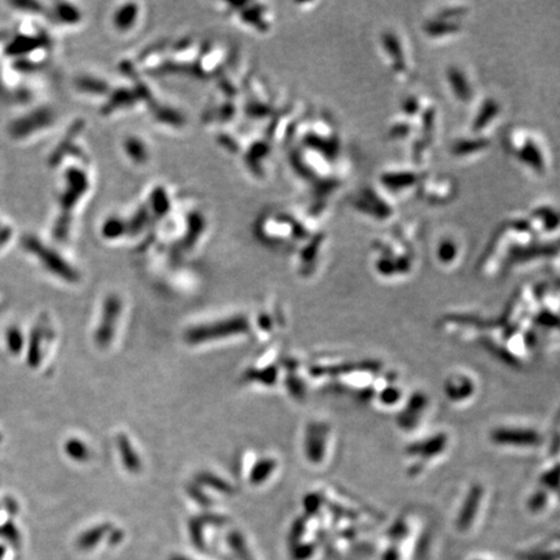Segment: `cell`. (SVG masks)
<instances>
[{
	"label": "cell",
	"mask_w": 560,
	"mask_h": 560,
	"mask_svg": "<svg viewBox=\"0 0 560 560\" xmlns=\"http://www.w3.org/2000/svg\"><path fill=\"white\" fill-rule=\"evenodd\" d=\"M306 125L308 127L303 131L301 146L334 161L340 153L341 142L337 129L331 120L319 117L306 122Z\"/></svg>",
	"instance_id": "52a82bcc"
},
{
	"label": "cell",
	"mask_w": 560,
	"mask_h": 560,
	"mask_svg": "<svg viewBox=\"0 0 560 560\" xmlns=\"http://www.w3.org/2000/svg\"><path fill=\"white\" fill-rule=\"evenodd\" d=\"M290 542L292 559L313 560L325 548V528L318 524L309 528L308 517H305V520H299L294 524L290 536Z\"/></svg>",
	"instance_id": "ba28073f"
},
{
	"label": "cell",
	"mask_w": 560,
	"mask_h": 560,
	"mask_svg": "<svg viewBox=\"0 0 560 560\" xmlns=\"http://www.w3.org/2000/svg\"><path fill=\"white\" fill-rule=\"evenodd\" d=\"M120 312H121V300L118 296L112 294L105 300V305H104V313H103V319H101V325L98 330V335H96V341L100 347H107L113 337V330L117 323V319L120 316Z\"/></svg>",
	"instance_id": "d4e9b609"
},
{
	"label": "cell",
	"mask_w": 560,
	"mask_h": 560,
	"mask_svg": "<svg viewBox=\"0 0 560 560\" xmlns=\"http://www.w3.org/2000/svg\"><path fill=\"white\" fill-rule=\"evenodd\" d=\"M485 489L482 485L471 486L470 492L464 497L458 513L454 517V528L460 535H470L477 526L484 510Z\"/></svg>",
	"instance_id": "5bb4252c"
},
{
	"label": "cell",
	"mask_w": 560,
	"mask_h": 560,
	"mask_svg": "<svg viewBox=\"0 0 560 560\" xmlns=\"http://www.w3.org/2000/svg\"><path fill=\"white\" fill-rule=\"evenodd\" d=\"M427 405H428V398L426 394L423 393H416L415 396H411L407 402H406V407H404L402 411V416H401V427L402 428H415V424L420 420L419 416V411H427Z\"/></svg>",
	"instance_id": "f1b7e54d"
},
{
	"label": "cell",
	"mask_w": 560,
	"mask_h": 560,
	"mask_svg": "<svg viewBox=\"0 0 560 560\" xmlns=\"http://www.w3.org/2000/svg\"><path fill=\"white\" fill-rule=\"evenodd\" d=\"M379 45L387 67L397 80L414 79V58L402 34L396 29H385L379 35Z\"/></svg>",
	"instance_id": "277c9868"
},
{
	"label": "cell",
	"mask_w": 560,
	"mask_h": 560,
	"mask_svg": "<svg viewBox=\"0 0 560 560\" xmlns=\"http://www.w3.org/2000/svg\"><path fill=\"white\" fill-rule=\"evenodd\" d=\"M551 507V495L549 489L539 488L535 493L530 494L527 501V510L529 514L538 516L549 511Z\"/></svg>",
	"instance_id": "d6a6232c"
},
{
	"label": "cell",
	"mask_w": 560,
	"mask_h": 560,
	"mask_svg": "<svg viewBox=\"0 0 560 560\" xmlns=\"http://www.w3.org/2000/svg\"><path fill=\"white\" fill-rule=\"evenodd\" d=\"M352 209L365 218L378 224H388L397 215V208L389 196L379 186H366L352 196Z\"/></svg>",
	"instance_id": "8992f818"
},
{
	"label": "cell",
	"mask_w": 560,
	"mask_h": 560,
	"mask_svg": "<svg viewBox=\"0 0 560 560\" xmlns=\"http://www.w3.org/2000/svg\"><path fill=\"white\" fill-rule=\"evenodd\" d=\"M410 514L398 516L381 538L375 560H411L418 542V523Z\"/></svg>",
	"instance_id": "3957f363"
},
{
	"label": "cell",
	"mask_w": 560,
	"mask_h": 560,
	"mask_svg": "<svg viewBox=\"0 0 560 560\" xmlns=\"http://www.w3.org/2000/svg\"><path fill=\"white\" fill-rule=\"evenodd\" d=\"M416 196L428 205L444 206L458 196V183L449 175H427L416 189Z\"/></svg>",
	"instance_id": "8fae6325"
},
{
	"label": "cell",
	"mask_w": 560,
	"mask_h": 560,
	"mask_svg": "<svg viewBox=\"0 0 560 560\" xmlns=\"http://www.w3.org/2000/svg\"><path fill=\"white\" fill-rule=\"evenodd\" d=\"M332 428L325 422H313L308 426L305 438L306 458L310 463L319 464L327 460V453L330 450Z\"/></svg>",
	"instance_id": "e0dca14e"
},
{
	"label": "cell",
	"mask_w": 560,
	"mask_h": 560,
	"mask_svg": "<svg viewBox=\"0 0 560 560\" xmlns=\"http://www.w3.org/2000/svg\"><path fill=\"white\" fill-rule=\"evenodd\" d=\"M56 20L55 23L64 25V26H77L83 20V13L77 8L76 4L70 3H56L54 8L50 11Z\"/></svg>",
	"instance_id": "4dcf8cb0"
},
{
	"label": "cell",
	"mask_w": 560,
	"mask_h": 560,
	"mask_svg": "<svg viewBox=\"0 0 560 560\" xmlns=\"http://www.w3.org/2000/svg\"><path fill=\"white\" fill-rule=\"evenodd\" d=\"M67 453L72 458L77 460H87V457H89L87 448L82 442H79L78 440L67 441Z\"/></svg>",
	"instance_id": "8d00e7d4"
},
{
	"label": "cell",
	"mask_w": 560,
	"mask_h": 560,
	"mask_svg": "<svg viewBox=\"0 0 560 560\" xmlns=\"http://www.w3.org/2000/svg\"><path fill=\"white\" fill-rule=\"evenodd\" d=\"M23 246L25 250L38 258L41 265L50 272L70 283L78 281L79 274L76 269L72 268L57 250L45 246L36 236H23Z\"/></svg>",
	"instance_id": "9c48e42d"
},
{
	"label": "cell",
	"mask_w": 560,
	"mask_h": 560,
	"mask_svg": "<svg viewBox=\"0 0 560 560\" xmlns=\"http://www.w3.org/2000/svg\"><path fill=\"white\" fill-rule=\"evenodd\" d=\"M470 560H498V559H494V558H491V557H482V555H479V557H473V558H471Z\"/></svg>",
	"instance_id": "60d3db41"
},
{
	"label": "cell",
	"mask_w": 560,
	"mask_h": 560,
	"mask_svg": "<svg viewBox=\"0 0 560 560\" xmlns=\"http://www.w3.org/2000/svg\"><path fill=\"white\" fill-rule=\"evenodd\" d=\"M257 236L272 247L303 243L313 235V228L306 224L305 218L283 211H269L258 218Z\"/></svg>",
	"instance_id": "7a4b0ae2"
},
{
	"label": "cell",
	"mask_w": 560,
	"mask_h": 560,
	"mask_svg": "<svg viewBox=\"0 0 560 560\" xmlns=\"http://www.w3.org/2000/svg\"><path fill=\"white\" fill-rule=\"evenodd\" d=\"M404 396H402V391L393 385V387H383L380 389V394H379V401L383 406H394L398 404L400 401H402Z\"/></svg>",
	"instance_id": "d590c367"
},
{
	"label": "cell",
	"mask_w": 560,
	"mask_h": 560,
	"mask_svg": "<svg viewBox=\"0 0 560 560\" xmlns=\"http://www.w3.org/2000/svg\"><path fill=\"white\" fill-rule=\"evenodd\" d=\"M327 243V235L325 233H314L309 239L301 243L299 249V263L303 271H312L318 263L319 258L323 255V249ZM300 270V271H301Z\"/></svg>",
	"instance_id": "484cf974"
},
{
	"label": "cell",
	"mask_w": 560,
	"mask_h": 560,
	"mask_svg": "<svg viewBox=\"0 0 560 560\" xmlns=\"http://www.w3.org/2000/svg\"><path fill=\"white\" fill-rule=\"evenodd\" d=\"M504 148L521 168L542 178L549 174L551 155L542 136L527 126H513L504 135Z\"/></svg>",
	"instance_id": "6da1fadb"
},
{
	"label": "cell",
	"mask_w": 560,
	"mask_h": 560,
	"mask_svg": "<svg viewBox=\"0 0 560 560\" xmlns=\"http://www.w3.org/2000/svg\"><path fill=\"white\" fill-rule=\"evenodd\" d=\"M448 442L449 437L446 433H437L418 442H413L411 445H409L407 453L410 455H415L422 463H424L427 460H436L438 455L444 454V451L448 449Z\"/></svg>",
	"instance_id": "cb8c5ba5"
},
{
	"label": "cell",
	"mask_w": 560,
	"mask_h": 560,
	"mask_svg": "<svg viewBox=\"0 0 560 560\" xmlns=\"http://www.w3.org/2000/svg\"><path fill=\"white\" fill-rule=\"evenodd\" d=\"M528 221L538 237L557 235L559 230L558 211L549 205L536 206L527 215Z\"/></svg>",
	"instance_id": "44dd1931"
},
{
	"label": "cell",
	"mask_w": 560,
	"mask_h": 560,
	"mask_svg": "<svg viewBox=\"0 0 560 560\" xmlns=\"http://www.w3.org/2000/svg\"><path fill=\"white\" fill-rule=\"evenodd\" d=\"M542 440V433L532 427L501 426L491 432V441L501 448H538Z\"/></svg>",
	"instance_id": "7c38bea8"
},
{
	"label": "cell",
	"mask_w": 560,
	"mask_h": 560,
	"mask_svg": "<svg viewBox=\"0 0 560 560\" xmlns=\"http://www.w3.org/2000/svg\"><path fill=\"white\" fill-rule=\"evenodd\" d=\"M143 16L142 4L139 3H124L116 10H113L111 16V23L113 30L117 33H131V30L136 29Z\"/></svg>",
	"instance_id": "7402d4cb"
},
{
	"label": "cell",
	"mask_w": 560,
	"mask_h": 560,
	"mask_svg": "<svg viewBox=\"0 0 560 560\" xmlns=\"http://www.w3.org/2000/svg\"><path fill=\"white\" fill-rule=\"evenodd\" d=\"M502 116V105L493 96L480 101L477 111L471 121L470 134L489 136V131L498 124Z\"/></svg>",
	"instance_id": "ac0fdd59"
},
{
	"label": "cell",
	"mask_w": 560,
	"mask_h": 560,
	"mask_svg": "<svg viewBox=\"0 0 560 560\" xmlns=\"http://www.w3.org/2000/svg\"><path fill=\"white\" fill-rule=\"evenodd\" d=\"M224 7L228 10L226 14L233 16L236 23L246 26L257 34H268L272 29L274 16L270 4L265 3H226Z\"/></svg>",
	"instance_id": "30bf717a"
},
{
	"label": "cell",
	"mask_w": 560,
	"mask_h": 560,
	"mask_svg": "<svg viewBox=\"0 0 560 560\" xmlns=\"http://www.w3.org/2000/svg\"><path fill=\"white\" fill-rule=\"evenodd\" d=\"M122 151L125 156L136 165H144L151 158V151L146 140L138 135H127L125 138Z\"/></svg>",
	"instance_id": "83f0119b"
},
{
	"label": "cell",
	"mask_w": 560,
	"mask_h": 560,
	"mask_svg": "<svg viewBox=\"0 0 560 560\" xmlns=\"http://www.w3.org/2000/svg\"><path fill=\"white\" fill-rule=\"evenodd\" d=\"M445 77L448 80L449 90L455 100L464 105L473 100L476 87L466 69L460 65H451L448 67Z\"/></svg>",
	"instance_id": "d6986e66"
},
{
	"label": "cell",
	"mask_w": 560,
	"mask_h": 560,
	"mask_svg": "<svg viewBox=\"0 0 560 560\" xmlns=\"http://www.w3.org/2000/svg\"><path fill=\"white\" fill-rule=\"evenodd\" d=\"M460 253H462V248H460V243L457 241V239H454V237L446 236V237H442L437 243V261L444 268L454 266L460 261Z\"/></svg>",
	"instance_id": "f546056e"
},
{
	"label": "cell",
	"mask_w": 560,
	"mask_h": 560,
	"mask_svg": "<svg viewBox=\"0 0 560 560\" xmlns=\"http://www.w3.org/2000/svg\"><path fill=\"white\" fill-rule=\"evenodd\" d=\"M56 113L50 107L35 108L32 112L26 113L23 117H19L10 125V136L13 139L21 140L32 136L34 133L43 131L55 124Z\"/></svg>",
	"instance_id": "9a60e30c"
},
{
	"label": "cell",
	"mask_w": 560,
	"mask_h": 560,
	"mask_svg": "<svg viewBox=\"0 0 560 560\" xmlns=\"http://www.w3.org/2000/svg\"><path fill=\"white\" fill-rule=\"evenodd\" d=\"M277 469V462L271 458H265V460H259L256 467L250 473V480L253 484H261V482H266L271 476V473Z\"/></svg>",
	"instance_id": "e575fe53"
},
{
	"label": "cell",
	"mask_w": 560,
	"mask_h": 560,
	"mask_svg": "<svg viewBox=\"0 0 560 560\" xmlns=\"http://www.w3.org/2000/svg\"><path fill=\"white\" fill-rule=\"evenodd\" d=\"M467 4H448L440 8L423 23L422 32L429 41L446 42L458 38L464 30V19L469 16Z\"/></svg>",
	"instance_id": "5b68a950"
},
{
	"label": "cell",
	"mask_w": 560,
	"mask_h": 560,
	"mask_svg": "<svg viewBox=\"0 0 560 560\" xmlns=\"http://www.w3.org/2000/svg\"><path fill=\"white\" fill-rule=\"evenodd\" d=\"M519 560H559V546L558 539L538 543L537 546L517 555Z\"/></svg>",
	"instance_id": "1f68e13d"
},
{
	"label": "cell",
	"mask_w": 560,
	"mask_h": 560,
	"mask_svg": "<svg viewBox=\"0 0 560 560\" xmlns=\"http://www.w3.org/2000/svg\"><path fill=\"white\" fill-rule=\"evenodd\" d=\"M444 392L453 402L469 401L476 392V384L470 375L464 372H453L445 379Z\"/></svg>",
	"instance_id": "603a6c76"
},
{
	"label": "cell",
	"mask_w": 560,
	"mask_h": 560,
	"mask_svg": "<svg viewBox=\"0 0 560 560\" xmlns=\"http://www.w3.org/2000/svg\"><path fill=\"white\" fill-rule=\"evenodd\" d=\"M248 328H249V325H248L247 318L240 315V316H234L231 319H226V321L214 323V325L195 327L189 331L186 338L190 341L191 344H197V343H202L206 340L244 334V332H247Z\"/></svg>",
	"instance_id": "2e32d148"
},
{
	"label": "cell",
	"mask_w": 560,
	"mask_h": 560,
	"mask_svg": "<svg viewBox=\"0 0 560 560\" xmlns=\"http://www.w3.org/2000/svg\"><path fill=\"white\" fill-rule=\"evenodd\" d=\"M12 236V230L7 226L0 224V247H3Z\"/></svg>",
	"instance_id": "ab89813d"
},
{
	"label": "cell",
	"mask_w": 560,
	"mask_h": 560,
	"mask_svg": "<svg viewBox=\"0 0 560 560\" xmlns=\"http://www.w3.org/2000/svg\"><path fill=\"white\" fill-rule=\"evenodd\" d=\"M426 174L418 166H393L385 169L379 174L378 186L389 196L400 195L409 191H416Z\"/></svg>",
	"instance_id": "4fadbf2b"
},
{
	"label": "cell",
	"mask_w": 560,
	"mask_h": 560,
	"mask_svg": "<svg viewBox=\"0 0 560 560\" xmlns=\"http://www.w3.org/2000/svg\"><path fill=\"white\" fill-rule=\"evenodd\" d=\"M118 445H120L121 455H122V460H124L126 467L129 470L133 471V472H138V471L140 470V460H139L136 453H134V450L131 448V444L129 442L127 437L121 435V437L118 438Z\"/></svg>",
	"instance_id": "836d02e7"
},
{
	"label": "cell",
	"mask_w": 560,
	"mask_h": 560,
	"mask_svg": "<svg viewBox=\"0 0 560 560\" xmlns=\"http://www.w3.org/2000/svg\"><path fill=\"white\" fill-rule=\"evenodd\" d=\"M7 345L14 354H17V352H20V349L23 347V335L19 330L12 328L7 332Z\"/></svg>",
	"instance_id": "74e56055"
},
{
	"label": "cell",
	"mask_w": 560,
	"mask_h": 560,
	"mask_svg": "<svg viewBox=\"0 0 560 560\" xmlns=\"http://www.w3.org/2000/svg\"><path fill=\"white\" fill-rule=\"evenodd\" d=\"M104 533H105V527L95 528L94 530L87 532L79 541L80 548H90L92 545H95Z\"/></svg>",
	"instance_id": "f35d334b"
},
{
	"label": "cell",
	"mask_w": 560,
	"mask_h": 560,
	"mask_svg": "<svg viewBox=\"0 0 560 560\" xmlns=\"http://www.w3.org/2000/svg\"><path fill=\"white\" fill-rule=\"evenodd\" d=\"M492 147L491 136H480V135L470 134L460 136L455 139L451 147L450 152L455 158H475V157L485 155Z\"/></svg>",
	"instance_id": "ffe728a7"
},
{
	"label": "cell",
	"mask_w": 560,
	"mask_h": 560,
	"mask_svg": "<svg viewBox=\"0 0 560 560\" xmlns=\"http://www.w3.org/2000/svg\"><path fill=\"white\" fill-rule=\"evenodd\" d=\"M48 45V41L45 36L36 35H23L20 34L14 39H12L6 47V55L8 56H28L38 50H45Z\"/></svg>",
	"instance_id": "4316f807"
}]
</instances>
